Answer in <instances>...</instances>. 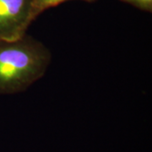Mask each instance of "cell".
Listing matches in <instances>:
<instances>
[{
    "label": "cell",
    "instance_id": "3",
    "mask_svg": "<svg viewBox=\"0 0 152 152\" xmlns=\"http://www.w3.org/2000/svg\"><path fill=\"white\" fill-rule=\"evenodd\" d=\"M66 1H69V0H33L32 7H31L32 20L34 21L41 14L43 13L44 11L59 5ZM81 1L92 3V2H95L96 0H81Z\"/></svg>",
    "mask_w": 152,
    "mask_h": 152
},
{
    "label": "cell",
    "instance_id": "2",
    "mask_svg": "<svg viewBox=\"0 0 152 152\" xmlns=\"http://www.w3.org/2000/svg\"><path fill=\"white\" fill-rule=\"evenodd\" d=\"M33 0H0V40L15 41L24 37L33 22Z\"/></svg>",
    "mask_w": 152,
    "mask_h": 152
},
{
    "label": "cell",
    "instance_id": "1",
    "mask_svg": "<svg viewBox=\"0 0 152 152\" xmlns=\"http://www.w3.org/2000/svg\"><path fill=\"white\" fill-rule=\"evenodd\" d=\"M51 59L48 48L27 34L15 41L0 40V95L27 90L43 77Z\"/></svg>",
    "mask_w": 152,
    "mask_h": 152
},
{
    "label": "cell",
    "instance_id": "4",
    "mask_svg": "<svg viewBox=\"0 0 152 152\" xmlns=\"http://www.w3.org/2000/svg\"><path fill=\"white\" fill-rule=\"evenodd\" d=\"M121 1L131 4L142 11H146L150 13L152 11V0H121Z\"/></svg>",
    "mask_w": 152,
    "mask_h": 152
}]
</instances>
